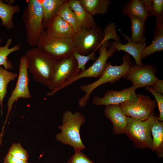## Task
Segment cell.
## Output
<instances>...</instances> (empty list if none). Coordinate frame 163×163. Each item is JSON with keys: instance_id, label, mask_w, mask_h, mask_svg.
Masks as SVG:
<instances>
[{"instance_id": "obj_26", "label": "cell", "mask_w": 163, "mask_h": 163, "mask_svg": "<svg viewBox=\"0 0 163 163\" xmlns=\"http://www.w3.org/2000/svg\"><path fill=\"white\" fill-rule=\"evenodd\" d=\"M12 39H8L5 45L0 47V66L2 65L5 69H10L12 68L11 62L8 60L7 57L11 53L19 50L21 48L20 43L15 45L11 48L9 46L12 43Z\"/></svg>"}, {"instance_id": "obj_37", "label": "cell", "mask_w": 163, "mask_h": 163, "mask_svg": "<svg viewBox=\"0 0 163 163\" xmlns=\"http://www.w3.org/2000/svg\"><path fill=\"white\" fill-rule=\"evenodd\" d=\"M2 39L0 38V44L2 43Z\"/></svg>"}, {"instance_id": "obj_20", "label": "cell", "mask_w": 163, "mask_h": 163, "mask_svg": "<svg viewBox=\"0 0 163 163\" xmlns=\"http://www.w3.org/2000/svg\"><path fill=\"white\" fill-rule=\"evenodd\" d=\"M68 2L76 15L82 28L90 30L97 26L93 16L83 8L79 0H68Z\"/></svg>"}, {"instance_id": "obj_4", "label": "cell", "mask_w": 163, "mask_h": 163, "mask_svg": "<svg viewBox=\"0 0 163 163\" xmlns=\"http://www.w3.org/2000/svg\"><path fill=\"white\" fill-rule=\"evenodd\" d=\"M22 16L25 25L27 43L31 46L37 45L44 31L43 26V12L38 0H28Z\"/></svg>"}, {"instance_id": "obj_2", "label": "cell", "mask_w": 163, "mask_h": 163, "mask_svg": "<svg viewBox=\"0 0 163 163\" xmlns=\"http://www.w3.org/2000/svg\"><path fill=\"white\" fill-rule=\"evenodd\" d=\"M25 55L28 71L36 81L48 87L56 60L38 47L28 50Z\"/></svg>"}, {"instance_id": "obj_18", "label": "cell", "mask_w": 163, "mask_h": 163, "mask_svg": "<svg viewBox=\"0 0 163 163\" xmlns=\"http://www.w3.org/2000/svg\"><path fill=\"white\" fill-rule=\"evenodd\" d=\"M152 143V152H156L159 157H163V122L160 121L153 114L151 124Z\"/></svg>"}, {"instance_id": "obj_25", "label": "cell", "mask_w": 163, "mask_h": 163, "mask_svg": "<svg viewBox=\"0 0 163 163\" xmlns=\"http://www.w3.org/2000/svg\"><path fill=\"white\" fill-rule=\"evenodd\" d=\"M17 73L8 71L0 66V105L2 110L3 99L7 94L9 83L18 77Z\"/></svg>"}, {"instance_id": "obj_16", "label": "cell", "mask_w": 163, "mask_h": 163, "mask_svg": "<svg viewBox=\"0 0 163 163\" xmlns=\"http://www.w3.org/2000/svg\"><path fill=\"white\" fill-rule=\"evenodd\" d=\"M123 35L128 40V43L123 44L120 42L114 41L110 43V44L114 47L117 52L122 50L131 55L135 60V65L139 66L144 65L142 62L141 55L143 50L146 46L145 38L139 43H134L130 41L129 36L124 34Z\"/></svg>"}, {"instance_id": "obj_5", "label": "cell", "mask_w": 163, "mask_h": 163, "mask_svg": "<svg viewBox=\"0 0 163 163\" xmlns=\"http://www.w3.org/2000/svg\"><path fill=\"white\" fill-rule=\"evenodd\" d=\"M80 72L78 71L77 62L73 54L56 60L53 75L48 86L50 91L47 93L52 96L62 89L64 84Z\"/></svg>"}, {"instance_id": "obj_29", "label": "cell", "mask_w": 163, "mask_h": 163, "mask_svg": "<svg viewBox=\"0 0 163 163\" xmlns=\"http://www.w3.org/2000/svg\"><path fill=\"white\" fill-rule=\"evenodd\" d=\"M8 153L14 157L24 161H27L28 159L29 155L26 150L19 143H13Z\"/></svg>"}, {"instance_id": "obj_17", "label": "cell", "mask_w": 163, "mask_h": 163, "mask_svg": "<svg viewBox=\"0 0 163 163\" xmlns=\"http://www.w3.org/2000/svg\"><path fill=\"white\" fill-rule=\"evenodd\" d=\"M45 31L51 36L63 38H72L76 33L71 26L58 15L50 21Z\"/></svg>"}, {"instance_id": "obj_8", "label": "cell", "mask_w": 163, "mask_h": 163, "mask_svg": "<svg viewBox=\"0 0 163 163\" xmlns=\"http://www.w3.org/2000/svg\"><path fill=\"white\" fill-rule=\"evenodd\" d=\"M119 106L127 116L136 120L147 119L156 107V101L144 95L136 94Z\"/></svg>"}, {"instance_id": "obj_28", "label": "cell", "mask_w": 163, "mask_h": 163, "mask_svg": "<svg viewBox=\"0 0 163 163\" xmlns=\"http://www.w3.org/2000/svg\"><path fill=\"white\" fill-rule=\"evenodd\" d=\"M96 50H94L88 55H84L80 54L76 51H74L73 55L78 64V71L80 72L86 69L85 65L89 60H95L96 58L95 55Z\"/></svg>"}, {"instance_id": "obj_9", "label": "cell", "mask_w": 163, "mask_h": 163, "mask_svg": "<svg viewBox=\"0 0 163 163\" xmlns=\"http://www.w3.org/2000/svg\"><path fill=\"white\" fill-rule=\"evenodd\" d=\"M104 37V33L100 27L90 30L82 28L72 38L74 50L82 55H88L98 49Z\"/></svg>"}, {"instance_id": "obj_1", "label": "cell", "mask_w": 163, "mask_h": 163, "mask_svg": "<svg viewBox=\"0 0 163 163\" xmlns=\"http://www.w3.org/2000/svg\"><path fill=\"white\" fill-rule=\"evenodd\" d=\"M122 64L119 66H112L110 62H107L104 70L99 78L91 83L79 87L80 90L85 94L78 100V105L83 108L87 104L92 92L100 85L109 82L112 84L124 77L133 66L129 55L126 53L122 59Z\"/></svg>"}, {"instance_id": "obj_10", "label": "cell", "mask_w": 163, "mask_h": 163, "mask_svg": "<svg viewBox=\"0 0 163 163\" xmlns=\"http://www.w3.org/2000/svg\"><path fill=\"white\" fill-rule=\"evenodd\" d=\"M109 40L103 42L98 48L99 54L94 62L88 69L79 73L67 81L62 89L75 82L84 78H99L103 73L107 59L113 55L116 49L110 43Z\"/></svg>"}, {"instance_id": "obj_24", "label": "cell", "mask_w": 163, "mask_h": 163, "mask_svg": "<svg viewBox=\"0 0 163 163\" xmlns=\"http://www.w3.org/2000/svg\"><path fill=\"white\" fill-rule=\"evenodd\" d=\"M79 0L83 8L92 16L106 14L111 3L109 0Z\"/></svg>"}, {"instance_id": "obj_12", "label": "cell", "mask_w": 163, "mask_h": 163, "mask_svg": "<svg viewBox=\"0 0 163 163\" xmlns=\"http://www.w3.org/2000/svg\"><path fill=\"white\" fill-rule=\"evenodd\" d=\"M157 70L152 64L142 66L135 65L131 67L124 78L130 81L136 89L140 87L153 86L158 79L155 75Z\"/></svg>"}, {"instance_id": "obj_34", "label": "cell", "mask_w": 163, "mask_h": 163, "mask_svg": "<svg viewBox=\"0 0 163 163\" xmlns=\"http://www.w3.org/2000/svg\"><path fill=\"white\" fill-rule=\"evenodd\" d=\"M3 163H29L14 157L8 153L4 158Z\"/></svg>"}, {"instance_id": "obj_14", "label": "cell", "mask_w": 163, "mask_h": 163, "mask_svg": "<svg viewBox=\"0 0 163 163\" xmlns=\"http://www.w3.org/2000/svg\"><path fill=\"white\" fill-rule=\"evenodd\" d=\"M104 113L105 117L112 123L114 133L116 135L124 133L128 123V118L119 105L106 106Z\"/></svg>"}, {"instance_id": "obj_35", "label": "cell", "mask_w": 163, "mask_h": 163, "mask_svg": "<svg viewBox=\"0 0 163 163\" xmlns=\"http://www.w3.org/2000/svg\"><path fill=\"white\" fill-rule=\"evenodd\" d=\"M153 89L156 92L163 95V81L158 79L155 83L152 86Z\"/></svg>"}, {"instance_id": "obj_33", "label": "cell", "mask_w": 163, "mask_h": 163, "mask_svg": "<svg viewBox=\"0 0 163 163\" xmlns=\"http://www.w3.org/2000/svg\"><path fill=\"white\" fill-rule=\"evenodd\" d=\"M146 89L154 96L157 102L159 112V116L157 119L160 121H163V95L155 91L150 86H146Z\"/></svg>"}, {"instance_id": "obj_13", "label": "cell", "mask_w": 163, "mask_h": 163, "mask_svg": "<svg viewBox=\"0 0 163 163\" xmlns=\"http://www.w3.org/2000/svg\"><path fill=\"white\" fill-rule=\"evenodd\" d=\"M136 89L132 86L121 91L109 90L106 92L104 96L101 97L95 96L92 103L96 106L117 105L133 98L136 95Z\"/></svg>"}, {"instance_id": "obj_11", "label": "cell", "mask_w": 163, "mask_h": 163, "mask_svg": "<svg viewBox=\"0 0 163 163\" xmlns=\"http://www.w3.org/2000/svg\"><path fill=\"white\" fill-rule=\"evenodd\" d=\"M16 86L12 91L7 103V112L4 125L6 123L14 103L19 98L29 99L31 98L28 83L27 59L26 56H22L20 59L19 74Z\"/></svg>"}, {"instance_id": "obj_38", "label": "cell", "mask_w": 163, "mask_h": 163, "mask_svg": "<svg viewBox=\"0 0 163 163\" xmlns=\"http://www.w3.org/2000/svg\"></svg>"}, {"instance_id": "obj_27", "label": "cell", "mask_w": 163, "mask_h": 163, "mask_svg": "<svg viewBox=\"0 0 163 163\" xmlns=\"http://www.w3.org/2000/svg\"><path fill=\"white\" fill-rule=\"evenodd\" d=\"M130 18L132 32L130 40L132 43H137L145 38V22L136 18L131 17Z\"/></svg>"}, {"instance_id": "obj_7", "label": "cell", "mask_w": 163, "mask_h": 163, "mask_svg": "<svg viewBox=\"0 0 163 163\" xmlns=\"http://www.w3.org/2000/svg\"><path fill=\"white\" fill-rule=\"evenodd\" d=\"M37 46L56 60L72 55L75 51L72 38L54 37L45 30L41 36Z\"/></svg>"}, {"instance_id": "obj_23", "label": "cell", "mask_w": 163, "mask_h": 163, "mask_svg": "<svg viewBox=\"0 0 163 163\" xmlns=\"http://www.w3.org/2000/svg\"><path fill=\"white\" fill-rule=\"evenodd\" d=\"M58 15L69 24L76 33L82 30V27L81 24L76 15L70 7L68 0L61 6Z\"/></svg>"}, {"instance_id": "obj_21", "label": "cell", "mask_w": 163, "mask_h": 163, "mask_svg": "<svg viewBox=\"0 0 163 163\" xmlns=\"http://www.w3.org/2000/svg\"><path fill=\"white\" fill-rule=\"evenodd\" d=\"M67 0H38L43 12V26L46 28L48 24L58 15L62 5Z\"/></svg>"}, {"instance_id": "obj_36", "label": "cell", "mask_w": 163, "mask_h": 163, "mask_svg": "<svg viewBox=\"0 0 163 163\" xmlns=\"http://www.w3.org/2000/svg\"><path fill=\"white\" fill-rule=\"evenodd\" d=\"M3 129L1 133H0V146L1 145L2 142V140L3 139Z\"/></svg>"}, {"instance_id": "obj_15", "label": "cell", "mask_w": 163, "mask_h": 163, "mask_svg": "<svg viewBox=\"0 0 163 163\" xmlns=\"http://www.w3.org/2000/svg\"><path fill=\"white\" fill-rule=\"evenodd\" d=\"M151 0H131L123 6L122 12L129 18H138L145 22L149 16Z\"/></svg>"}, {"instance_id": "obj_22", "label": "cell", "mask_w": 163, "mask_h": 163, "mask_svg": "<svg viewBox=\"0 0 163 163\" xmlns=\"http://www.w3.org/2000/svg\"><path fill=\"white\" fill-rule=\"evenodd\" d=\"M20 11L19 5H9L0 0V18L2 26L8 30L13 28L14 26L13 16L15 13L19 12Z\"/></svg>"}, {"instance_id": "obj_6", "label": "cell", "mask_w": 163, "mask_h": 163, "mask_svg": "<svg viewBox=\"0 0 163 163\" xmlns=\"http://www.w3.org/2000/svg\"><path fill=\"white\" fill-rule=\"evenodd\" d=\"M153 113L146 120H136L128 117V123L125 133L138 148L151 149L152 139L151 124Z\"/></svg>"}, {"instance_id": "obj_19", "label": "cell", "mask_w": 163, "mask_h": 163, "mask_svg": "<svg viewBox=\"0 0 163 163\" xmlns=\"http://www.w3.org/2000/svg\"><path fill=\"white\" fill-rule=\"evenodd\" d=\"M163 21L157 19L153 32L154 37L152 43L146 46L141 55V60L157 51L163 50Z\"/></svg>"}, {"instance_id": "obj_3", "label": "cell", "mask_w": 163, "mask_h": 163, "mask_svg": "<svg viewBox=\"0 0 163 163\" xmlns=\"http://www.w3.org/2000/svg\"><path fill=\"white\" fill-rule=\"evenodd\" d=\"M85 121V116L80 112L65 111L63 113L62 124L58 127L61 131L56 134V140L74 149H85L80 134V127Z\"/></svg>"}, {"instance_id": "obj_32", "label": "cell", "mask_w": 163, "mask_h": 163, "mask_svg": "<svg viewBox=\"0 0 163 163\" xmlns=\"http://www.w3.org/2000/svg\"><path fill=\"white\" fill-rule=\"evenodd\" d=\"M67 163H94L78 149H74V153Z\"/></svg>"}, {"instance_id": "obj_30", "label": "cell", "mask_w": 163, "mask_h": 163, "mask_svg": "<svg viewBox=\"0 0 163 163\" xmlns=\"http://www.w3.org/2000/svg\"><path fill=\"white\" fill-rule=\"evenodd\" d=\"M149 15L156 17L157 19L163 21V0H151Z\"/></svg>"}, {"instance_id": "obj_31", "label": "cell", "mask_w": 163, "mask_h": 163, "mask_svg": "<svg viewBox=\"0 0 163 163\" xmlns=\"http://www.w3.org/2000/svg\"><path fill=\"white\" fill-rule=\"evenodd\" d=\"M104 37L102 43L106 40L113 39L115 41L120 42L121 40L116 32V26L114 22H111L106 26L103 31Z\"/></svg>"}]
</instances>
